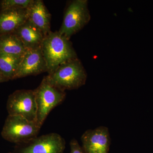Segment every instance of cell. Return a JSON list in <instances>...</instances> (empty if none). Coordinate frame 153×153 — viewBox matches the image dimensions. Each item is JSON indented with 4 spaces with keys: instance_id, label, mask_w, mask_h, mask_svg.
<instances>
[{
    "instance_id": "cell-12",
    "label": "cell",
    "mask_w": 153,
    "mask_h": 153,
    "mask_svg": "<svg viewBox=\"0 0 153 153\" xmlns=\"http://www.w3.org/2000/svg\"><path fill=\"white\" fill-rule=\"evenodd\" d=\"M13 33L20 39L27 49L41 47L45 36L41 30L28 20Z\"/></svg>"
},
{
    "instance_id": "cell-6",
    "label": "cell",
    "mask_w": 153,
    "mask_h": 153,
    "mask_svg": "<svg viewBox=\"0 0 153 153\" xmlns=\"http://www.w3.org/2000/svg\"><path fill=\"white\" fill-rule=\"evenodd\" d=\"M90 16L86 0H75L66 9L59 32L69 39L89 22Z\"/></svg>"
},
{
    "instance_id": "cell-11",
    "label": "cell",
    "mask_w": 153,
    "mask_h": 153,
    "mask_svg": "<svg viewBox=\"0 0 153 153\" xmlns=\"http://www.w3.org/2000/svg\"><path fill=\"white\" fill-rule=\"evenodd\" d=\"M27 9H8L0 12V36L15 32L27 21Z\"/></svg>"
},
{
    "instance_id": "cell-7",
    "label": "cell",
    "mask_w": 153,
    "mask_h": 153,
    "mask_svg": "<svg viewBox=\"0 0 153 153\" xmlns=\"http://www.w3.org/2000/svg\"><path fill=\"white\" fill-rule=\"evenodd\" d=\"M9 115L20 116L36 122L37 106L34 90H19L9 96L7 103Z\"/></svg>"
},
{
    "instance_id": "cell-13",
    "label": "cell",
    "mask_w": 153,
    "mask_h": 153,
    "mask_svg": "<svg viewBox=\"0 0 153 153\" xmlns=\"http://www.w3.org/2000/svg\"><path fill=\"white\" fill-rule=\"evenodd\" d=\"M27 49L14 33L0 36V53L22 57Z\"/></svg>"
},
{
    "instance_id": "cell-10",
    "label": "cell",
    "mask_w": 153,
    "mask_h": 153,
    "mask_svg": "<svg viewBox=\"0 0 153 153\" xmlns=\"http://www.w3.org/2000/svg\"><path fill=\"white\" fill-rule=\"evenodd\" d=\"M28 20L44 33L45 36L51 32V14L41 0H33L27 9Z\"/></svg>"
},
{
    "instance_id": "cell-15",
    "label": "cell",
    "mask_w": 153,
    "mask_h": 153,
    "mask_svg": "<svg viewBox=\"0 0 153 153\" xmlns=\"http://www.w3.org/2000/svg\"><path fill=\"white\" fill-rule=\"evenodd\" d=\"M33 0H2L0 1L1 11L8 9H27Z\"/></svg>"
},
{
    "instance_id": "cell-8",
    "label": "cell",
    "mask_w": 153,
    "mask_h": 153,
    "mask_svg": "<svg viewBox=\"0 0 153 153\" xmlns=\"http://www.w3.org/2000/svg\"><path fill=\"white\" fill-rule=\"evenodd\" d=\"M85 153H108L111 145L109 130L103 126L86 131L81 137Z\"/></svg>"
},
{
    "instance_id": "cell-5",
    "label": "cell",
    "mask_w": 153,
    "mask_h": 153,
    "mask_svg": "<svg viewBox=\"0 0 153 153\" xmlns=\"http://www.w3.org/2000/svg\"><path fill=\"white\" fill-rule=\"evenodd\" d=\"M66 141L63 137L51 133L16 144L12 153H63Z\"/></svg>"
},
{
    "instance_id": "cell-4",
    "label": "cell",
    "mask_w": 153,
    "mask_h": 153,
    "mask_svg": "<svg viewBox=\"0 0 153 153\" xmlns=\"http://www.w3.org/2000/svg\"><path fill=\"white\" fill-rule=\"evenodd\" d=\"M34 91L37 106L36 122L41 127L51 111L63 102L66 94L51 85L45 77Z\"/></svg>"
},
{
    "instance_id": "cell-14",
    "label": "cell",
    "mask_w": 153,
    "mask_h": 153,
    "mask_svg": "<svg viewBox=\"0 0 153 153\" xmlns=\"http://www.w3.org/2000/svg\"><path fill=\"white\" fill-rule=\"evenodd\" d=\"M22 57L0 53V71L8 80L15 79Z\"/></svg>"
},
{
    "instance_id": "cell-16",
    "label": "cell",
    "mask_w": 153,
    "mask_h": 153,
    "mask_svg": "<svg viewBox=\"0 0 153 153\" xmlns=\"http://www.w3.org/2000/svg\"><path fill=\"white\" fill-rule=\"evenodd\" d=\"M70 153H85L82 146L75 139H73L70 141Z\"/></svg>"
},
{
    "instance_id": "cell-17",
    "label": "cell",
    "mask_w": 153,
    "mask_h": 153,
    "mask_svg": "<svg viewBox=\"0 0 153 153\" xmlns=\"http://www.w3.org/2000/svg\"><path fill=\"white\" fill-rule=\"evenodd\" d=\"M8 81L7 79L3 75L1 72L0 71V83L1 82H6V81Z\"/></svg>"
},
{
    "instance_id": "cell-3",
    "label": "cell",
    "mask_w": 153,
    "mask_h": 153,
    "mask_svg": "<svg viewBox=\"0 0 153 153\" xmlns=\"http://www.w3.org/2000/svg\"><path fill=\"white\" fill-rule=\"evenodd\" d=\"M41 127L20 116L9 115L1 134L4 139L16 144L26 142L38 136Z\"/></svg>"
},
{
    "instance_id": "cell-9",
    "label": "cell",
    "mask_w": 153,
    "mask_h": 153,
    "mask_svg": "<svg viewBox=\"0 0 153 153\" xmlns=\"http://www.w3.org/2000/svg\"><path fill=\"white\" fill-rule=\"evenodd\" d=\"M47 72V65L41 47L27 49L22 56L15 79Z\"/></svg>"
},
{
    "instance_id": "cell-1",
    "label": "cell",
    "mask_w": 153,
    "mask_h": 153,
    "mask_svg": "<svg viewBox=\"0 0 153 153\" xmlns=\"http://www.w3.org/2000/svg\"><path fill=\"white\" fill-rule=\"evenodd\" d=\"M41 49L48 74L55 71L61 64L77 58L69 39L61 35L59 31H51L46 35Z\"/></svg>"
},
{
    "instance_id": "cell-2",
    "label": "cell",
    "mask_w": 153,
    "mask_h": 153,
    "mask_svg": "<svg viewBox=\"0 0 153 153\" xmlns=\"http://www.w3.org/2000/svg\"><path fill=\"white\" fill-rule=\"evenodd\" d=\"M47 81L60 90L77 89L85 84L86 72L77 58L61 64L45 76Z\"/></svg>"
}]
</instances>
